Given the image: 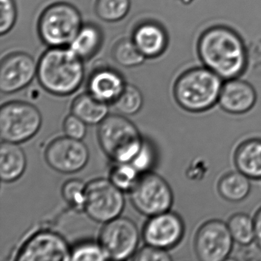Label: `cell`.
Returning <instances> with one entry per match:
<instances>
[{
	"instance_id": "obj_1",
	"label": "cell",
	"mask_w": 261,
	"mask_h": 261,
	"mask_svg": "<svg viewBox=\"0 0 261 261\" xmlns=\"http://www.w3.org/2000/svg\"><path fill=\"white\" fill-rule=\"evenodd\" d=\"M198 51L204 67L224 81L241 77L247 68V45L230 27L217 25L206 30L200 39Z\"/></svg>"
},
{
	"instance_id": "obj_2",
	"label": "cell",
	"mask_w": 261,
	"mask_h": 261,
	"mask_svg": "<svg viewBox=\"0 0 261 261\" xmlns=\"http://www.w3.org/2000/svg\"><path fill=\"white\" fill-rule=\"evenodd\" d=\"M37 77L41 86L50 94L70 95L83 82L82 59L71 48L51 47L38 63Z\"/></svg>"
},
{
	"instance_id": "obj_3",
	"label": "cell",
	"mask_w": 261,
	"mask_h": 261,
	"mask_svg": "<svg viewBox=\"0 0 261 261\" xmlns=\"http://www.w3.org/2000/svg\"><path fill=\"white\" fill-rule=\"evenodd\" d=\"M224 82L204 66L188 70L174 85V99L185 111L204 112L218 103Z\"/></svg>"
},
{
	"instance_id": "obj_4",
	"label": "cell",
	"mask_w": 261,
	"mask_h": 261,
	"mask_svg": "<svg viewBox=\"0 0 261 261\" xmlns=\"http://www.w3.org/2000/svg\"><path fill=\"white\" fill-rule=\"evenodd\" d=\"M97 138L102 150L116 163H130L144 141L137 126L122 114L108 115L99 124Z\"/></svg>"
},
{
	"instance_id": "obj_5",
	"label": "cell",
	"mask_w": 261,
	"mask_h": 261,
	"mask_svg": "<svg viewBox=\"0 0 261 261\" xmlns=\"http://www.w3.org/2000/svg\"><path fill=\"white\" fill-rule=\"evenodd\" d=\"M82 27L79 10L69 4L57 3L41 15L38 31L44 43L50 47H65L75 39Z\"/></svg>"
},
{
	"instance_id": "obj_6",
	"label": "cell",
	"mask_w": 261,
	"mask_h": 261,
	"mask_svg": "<svg viewBox=\"0 0 261 261\" xmlns=\"http://www.w3.org/2000/svg\"><path fill=\"white\" fill-rule=\"evenodd\" d=\"M42 116L35 105L11 101L0 109V137L2 141L22 143L33 138L40 129Z\"/></svg>"
},
{
	"instance_id": "obj_7",
	"label": "cell",
	"mask_w": 261,
	"mask_h": 261,
	"mask_svg": "<svg viewBox=\"0 0 261 261\" xmlns=\"http://www.w3.org/2000/svg\"><path fill=\"white\" fill-rule=\"evenodd\" d=\"M129 192L133 205L145 216L168 212L173 203L170 186L163 177L154 172L142 173Z\"/></svg>"
},
{
	"instance_id": "obj_8",
	"label": "cell",
	"mask_w": 261,
	"mask_h": 261,
	"mask_svg": "<svg viewBox=\"0 0 261 261\" xmlns=\"http://www.w3.org/2000/svg\"><path fill=\"white\" fill-rule=\"evenodd\" d=\"M125 207L123 191L108 178L91 180L87 184L84 212L96 222H109L120 216Z\"/></svg>"
},
{
	"instance_id": "obj_9",
	"label": "cell",
	"mask_w": 261,
	"mask_h": 261,
	"mask_svg": "<svg viewBox=\"0 0 261 261\" xmlns=\"http://www.w3.org/2000/svg\"><path fill=\"white\" fill-rule=\"evenodd\" d=\"M140 232L136 223L126 217H117L105 223L99 234V243L109 259L123 260L137 252Z\"/></svg>"
},
{
	"instance_id": "obj_10",
	"label": "cell",
	"mask_w": 261,
	"mask_h": 261,
	"mask_svg": "<svg viewBox=\"0 0 261 261\" xmlns=\"http://www.w3.org/2000/svg\"><path fill=\"white\" fill-rule=\"evenodd\" d=\"M233 241L227 224L211 220L195 235V253L201 261H223L231 253Z\"/></svg>"
},
{
	"instance_id": "obj_11",
	"label": "cell",
	"mask_w": 261,
	"mask_h": 261,
	"mask_svg": "<svg viewBox=\"0 0 261 261\" xmlns=\"http://www.w3.org/2000/svg\"><path fill=\"white\" fill-rule=\"evenodd\" d=\"M45 158L48 166L61 173H75L89 161L90 152L82 140L62 137L53 140L47 146Z\"/></svg>"
},
{
	"instance_id": "obj_12",
	"label": "cell",
	"mask_w": 261,
	"mask_h": 261,
	"mask_svg": "<svg viewBox=\"0 0 261 261\" xmlns=\"http://www.w3.org/2000/svg\"><path fill=\"white\" fill-rule=\"evenodd\" d=\"M71 250L66 240L55 231L42 230L32 235L19 249L18 261L71 260Z\"/></svg>"
},
{
	"instance_id": "obj_13",
	"label": "cell",
	"mask_w": 261,
	"mask_h": 261,
	"mask_svg": "<svg viewBox=\"0 0 261 261\" xmlns=\"http://www.w3.org/2000/svg\"><path fill=\"white\" fill-rule=\"evenodd\" d=\"M184 232V223L179 215L168 211L149 217L142 237L146 244L167 250L181 241Z\"/></svg>"
},
{
	"instance_id": "obj_14",
	"label": "cell",
	"mask_w": 261,
	"mask_h": 261,
	"mask_svg": "<svg viewBox=\"0 0 261 261\" xmlns=\"http://www.w3.org/2000/svg\"><path fill=\"white\" fill-rule=\"evenodd\" d=\"M38 65L33 57L24 53L6 56L0 65V90L13 94L28 86L37 75Z\"/></svg>"
},
{
	"instance_id": "obj_15",
	"label": "cell",
	"mask_w": 261,
	"mask_h": 261,
	"mask_svg": "<svg viewBox=\"0 0 261 261\" xmlns=\"http://www.w3.org/2000/svg\"><path fill=\"white\" fill-rule=\"evenodd\" d=\"M257 99L254 87L248 81L240 77L224 81L218 103L225 112L242 114L250 111Z\"/></svg>"
},
{
	"instance_id": "obj_16",
	"label": "cell",
	"mask_w": 261,
	"mask_h": 261,
	"mask_svg": "<svg viewBox=\"0 0 261 261\" xmlns=\"http://www.w3.org/2000/svg\"><path fill=\"white\" fill-rule=\"evenodd\" d=\"M132 39L140 53L147 59L160 58L169 44L166 27L155 21L140 24L134 30Z\"/></svg>"
},
{
	"instance_id": "obj_17",
	"label": "cell",
	"mask_w": 261,
	"mask_h": 261,
	"mask_svg": "<svg viewBox=\"0 0 261 261\" xmlns=\"http://www.w3.org/2000/svg\"><path fill=\"white\" fill-rule=\"evenodd\" d=\"M125 86L123 77L118 72L110 68H100L90 77L88 93L109 105L117 100Z\"/></svg>"
},
{
	"instance_id": "obj_18",
	"label": "cell",
	"mask_w": 261,
	"mask_h": 261,
	"mask_svg": "<svg viewBox=\"0 0 261 261\" xmlns=\"http://www.w3.org/2000/svg\"><path fill=\"white\" fill-rule=\"evenodd\" d=\"M27 166L25 152L18 143L2 141L0 146V178L10 183L19 179Z\"/></svg>"
},
{
	"instance_id": "obj_19",
	"label": "cell",
	"mask_w": 261,
	"mask_h": 261,
	"mask_svg": "<svg viewBox=\"0 0 261 261\" xmlns=\"http://www.w3.org/2000/svg\"><path fill=\"white\" fill-rule=\"evenodd\" d=\"M239 172L253 179L261 178V140L252 139L241 143L234 155Z\"/></svg>"
},
{
	"instance_id": "obj_20",
	"label": "cell",
	"mask_w": 261,
	"mask_h": 261,
	"mask_svg": "<svg viewBox=\"0 0 261 261\" xmlns=\"http://www.w3.org/2000/svg\"><path fill=\"white\" fill-rule=\"evenodd\" d=\"M71 114L88 125L100 124L109 114L108 103L94 97L90 93L81 94L71 103Z\"/></svg>"
},
{
	"instance_id": "obj_21",
	"label": "cell",
	"mask_w": 261,
	"mask_h": 261,
	"mask_svg": "<svg viewBox=\"0 0 261 261\" xmlns=\"http://www.w3.org/2000/svg\"><path fill=\"white\" fill-rule=\"evenodd\" d=\"M218 192L222 198L232 202H238L247 198L251 189L250 178L242 172H231L220 179Z\"/></svg>"
},
{
	"instance_id": "obj_22",
	"label": "cell",
	"mask_w": 261,
	"mask_h": 261,
	"mask_svg": "<svg viewBox=\"0 0 261 261\" xmlns=\"http://www.w3.org/2000/svg\"><path fill=\"white\" fill-rule=\"evenodd\" d=\"M102 33L100 29L92 24L82 25L70 48L81 59H89L100 49L102 44Z\"/></svg>"
},
{
	"instance_id": "obj_23",
	"label": "cell",
	"mask_w": 261,
	"mask_h": 261,
	"mask_svg": "<svg viewBox=\"0 0 261 261\" xmlns=\"http://www.w3.org/2000/svg\"><path fill=\"white\" fill-rule=\"evenodd\" d=\"M227 226L233 241L240 245H250L255 241L254 220L247 214L232 215Z\"/></svg>"
},
{
	"instance_id": "obj_24",
	"label": "cell",
	"mask_w": 261,
	"mask_h": 261,
	"mask_svg": "<svg viewBox=\"0 0 261 261\" xmlns=\"http://www.w3.org/2000/svg\"><path fill=\"white\" fill-rule=\"evenodd\" d=\"M112 56L117 64L126 68L138 66L146 59L133 39H120L115 44L113 48Z\"/></svg>"
},
{
	"instance_id": "obj_25",
	"label": "cell",
	"mask_w": 261,
	"mask_h": 261,
	"mask_svg": "<svg viewBox=\"0 0 261 261\" xmlns=\"http://www.w3.org/2000/svg\"><path fill=\"white\" fill-rule=\"evenodd\" d=\"M112 105L122 115H135L143 108V96L137 87L126 85L120 95Z\"/></svg>"
},
{
	"instance_id": "obj_26",
	"label": "cell",
	"mask_w": 261,
	"mask_h": 261,
	"mask_svg": "<svg viewBox=\"0 0 261 261\" xmlns=\"http://www.w3.org/2000/svg\"><path fill=\"white\" fill-rule=\"evenodd\" d=\"M129 0H97V16L107 22H115L123 19L129 13Z\"/></svg>"
},
{
	"instance_id": "obj_27",
	"label": "cell",
	"mask_w": 261,
	"mask_h": 261,
	"mask_svg": "<svg viewBox=\"0 0 261 261\" xmlns=\"http://www.w3.org/2000/svg\"><path fill=\"white\" fill-rule=\"evenodd\" d=\"M131 163H117L110 172L109 179L123 192L130 191L140 177Z\"/></svg>"
},
{
	"instance_id": "obj_28",
	"label": "cell",
	"mask_w": 261,
	"mask_h": 261,
	"mask_svg": "<svg viewBox=\"0 0 261 261\" xmlns=\"http://www.w3.org/2000/svg\"><path fill=\"white\" fill-rule=\"evenodd\" d=\"M87 184L77 178L68 180L62 188V195L65 201L74 210L84 211Z\"/></svg>"
},
{
	"instance_id": "obj_29",
	"label": "cell",
	"mask_w": 261,
	"mask_h": 261,
	"mask_svg": "<svg viewBox=\"0 0 261 261\" xmlns=\"http://www.w3.org/2000/svg\"><path fill=\"white\" fill-rule=\"evenodd\" d=\"M109 259L108 254L100 243H80L71 250V260L103 261Z\"/></svg>"
},
{
	"instance_id": "obj_30",
	"label": "cell",
	"mask_w": 261,
	"mask_h": 261,
	"mask_svg": "<svg viewBox=\"0 0 261 261\" xmlns=\"http://www.w3.org/2000/svg\"><path fill=\"white\" fill-rule=\"evenodd\" d=\"M157 153L153 145L144 140L141 149L130 162L140 173L151 172L156 163Z\"/></svg>"
},
{
	"instance_id": "obj_31",
	"label": "cell",
	"mask_w": 261,
	"mask_h": 261,
	"mask_svg": "<svg viewBox=\"0 0 261 261\" xmlns=\"http://www.w3.org/2000/svg\"><path fill=\"white\" fill-rule=\"evenodd\" d=\"M0 33L1 35H5L13 29L16 22L17 16L16 4L14 0H0Z\"/></svg>"
},
{
	"instance_id": "obj_32",
	"label": "cell",
	"mask_w": 261,
	"mask_h": 261,
	"mask_svg": "<svg viewBox=\"0 0 261 261\" xmlns=\"http://www.w3.org/2000/svg\"><path fill=\"white\" fill-rule=\"evenodd\" d=\"M87 125L83 120L71 114L64 121V132L67 137L82 140L87 134Z\"/></svg>"
},
{
	"instance_id": "obj_33",
	"label": "cell",
	"mask_w": 261,
	"mask_h": 261,
	"mask_svg": "<svg viewBox=\"0 0 261 261\" xmlns=\"http://www.w3.org/2000/svg\"><path fill=\"white\" fill-rule=\"evenodd\" d=\"M133 259L139 261H169L172 259L167 250L146 244L133 256Z\"/></svg>"
},
{
	"instance_id": "obj_34",
	"label": "cell",
	"mask_w": 261,
	"mask_h": 261,
	"mask_svg": "<svg viewBox=\"0 0 261 261\" xmlns=\"http://www.w3.org/2000/svg\"><path fill=\"white\" fill-rule=\"evenodd\" d=\"M255 241L261 250V207L257 211L254 218Z\"/></svg>"
}]
</instances>
